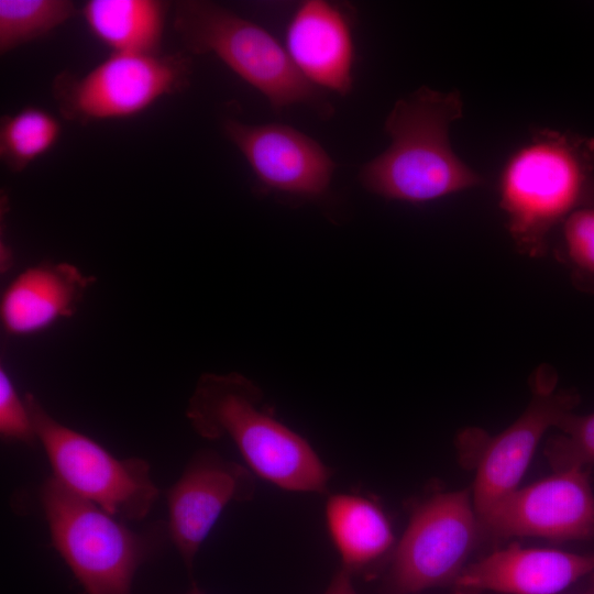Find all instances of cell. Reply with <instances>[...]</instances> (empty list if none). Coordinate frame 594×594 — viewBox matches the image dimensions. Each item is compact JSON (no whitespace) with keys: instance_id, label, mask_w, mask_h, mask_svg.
<instances>
[{"instance_id":"cell-13","label":"cell","mask_w":594,"mask_h":594,"mask_svg":"<svg viewBox=\"0 0 594 594\" xmlns=\"http://www.w3.org/2000/svg\"><path fill=\"white\" fill-rule=\"evenodd\" d=\"M594 572V554L510 546L468 564L453 584L463 592L558 594Z\"/></svg>"},{"instance_id":"cell-23","label":"cell","mask_w":594,"mask_h":594,"mask_svg":"<svg viewBox=\"0 0 594 594\" xmlns=\"http://www.w3.org/2000/svg\"><path fill=\"white\" fill-rule=\"evenodd\" d=\"M323 594H356L351 573L341 568L332 578Z\"/></svg>"},{"instance_id":"cell-8","label":"cell","mask_w":594,"mask_h":594,"mask_svg":"<svg viewBox=\"0 0 594 594\" xmlns=\"http://www.w3.org/2000/svg\"><path fill=\"white\" fill-rule=\"evenodd\" d=\"M480 524L468 491L440 493L413 514L389 569L391 594L453 583L465 566Z\"/></svg>"},{"instance_id":"cell-1","label":"cell","mask_w":594,"mask_h":594,"mask_svg":"<svg viewBox=\"0 0 594 594\" xmlns=\"http://www.w3.org/2000/svg\"><path fill=\"white\" fill-rule=\"evenodd\" d=\"M260 387L238 373L199 377L186 417L206 440L230 439L248 469L275 486L324 493L331 470L310 443L262 406Z\"/></svg>"},{"instance_id":"cell-16","label":"cell","mask_w":594,"mask_h":594,"mask_svg":"<svg viewBox=\"0 0 594 594\" xmlns=\"http://www.w3.org/2000/svg\"><path fill=\"white\" fill-rule=\"evenodd\" d=\"M168 8L162 0H89L80 14L111 53L161 54Z\"/></svg>"},{"instance_id":"cell-10","label":"cell","mask_w":594,"mask_h":594,"mask_svg":"<svg viewBox=\"0 0 594 594\" xmlns=\"http://www.w3.org/2000/svg\"><path fill=\"white\" fill-rule=\"evenodd\" d=\"M480 528L498 537L578 540L594 536V494L588 472H556L517 488L479 518Z\"/></svg>"},{"instance_id":"cell-22","label":"cell","mask_w":594,"mask_h":594,"mask_svg":"<svg viewBox=\"0 0 594 594\" xmlns=\"http://www.w3.org/2000/svg\"><path fill=\"white\" fill-rule=\"evenodd\" d=\"M0 435L4 441L31 443L36 439L28 405L8 371L0 369Z\"/></svg>"},{"instance_id":"cell-7","label":"cell","mask_w":594,"mask_h":594,"mask_svg":"<svg viewBox=\"0 0 594 594\" xmlns=\"http://www.w3.org/2000/svg\"><path fill=\"white\" fill-rule=\"evenodd\" d=\"M193 64L184 53H111L89 72L64 70L52 82L61 116L81 125L135 117L166 96L184 90Z\"/></svg>"},{"instance_id":"cell-12","label":"cell","mask_w":594,"mask_h":594,"mask_svg":"<svg viewBox=\"0 0 594 594\" xmlns=\"http://www.w3.org/2000/svg\"><path fill=\"white\" fill-rule=\"evenodd\" d=\"M223 130L262 186L299 197H317L328 189L336 164L302 132L278 123L254 125L233 119L224 121Z\"/></svg>"},{"instance_id":"cell-5","label":"cell","mask_w":594,"mask_h":594,"mask_svg":"<svg viewBox=\"0 0 594 594\" xmlns=\"http://www.w3.org/2000/svg\"><path fill=\"white\" fill-rule=\"evenodd\" d=\"M53 547L87 594H131L139 566L160 543L162 528L136 532L53 476L41 490Z\"/></svg>"},{"instance_id":"cell-3","label":"cell","mask_w":594,"mask_h":594,"mask_svg":"<svg viewBox=\"0 0 594 594\" xmlns=\"http://www.w3.org/2000/svg\"><path fill=\"white\" fill-rule=\"evenodd\" d=\"M498 189L517 251L546 255L552 229L573 211L594 207V138L535 129L505 164Z\"/></svg>"},{"instance_id":"cell-9","label":"cell","mask_w":594,"mask_h":594,"mask_svg":"<svg viewBox=\"0 0 594 594\" xmlns=\"http://www.w3.org/2000/svg\"><path fill=\"white\" fill-rule=\"evenodd\" d=\"M558 375L550 365H540L531 376L532 398L507 429L487 440L477 463L473 485V507L479 518L517 490L544 432L579 403L573 391H556Z\"/></svg>"},{"instance_id":"cell-18","label":"cell","mask_w":594,"mask_h":594,"mask_svg":"<svg viewBox=\"0 0 594 594\" xmlns=\"http://www.w3.org/2000/svg\"><path fill=\"white\" fill-rule=\"evenodd\" d=\"M62 134V123L47 110L28 106L0 120V158L12 173H21L50 152Z\"/></svg>"},{"instance_id":"cell-4","label":"cell","mask_w":594,"mask_h":594,"mask_svg":"<svg viewBox=\"0 0 594 594\" xmlns=\"http://www.w3.org/2000/svg\"><path fill=\"white\" fill-rule=\"evenodd\" d=\"M173 26L185 48L196 55L215 54L280 111L296 103L322 114L331 108L321 89L296 68L285 47L265 29L205 0L174 6Z\"/></svg>"},{"instance_id":"cell-11","label":"cell","mask_w":594,"mask_h":594,"mask_svg":"<svg viewBox=\"0 0 594 594\" xmlns=\"http://www.w3.org/2000/svg\"><path fill=\"white\" fill-rule=\"evenodd\" d=\"M251 471L212 451H199L166 491L167 531L188 570L219 519L232 502L254 494Z\"/></svg>"},{"instance_id":"cell-15","label":"cell","mask_w":594,"mask_h":594,"mask_svg":"<svg viewBox=\"0 0 594 594\" xmlns=\"http://www.w3.org/2000/svg\"><path fill=\"white\" fill-rule=\"evenodd\" d=\"M92 277L69 263L25 268L4 289L0 302L3 329L30 336L75 314Z\"/></svg>"},{"instance_id":"cell-19","label":"cell","mask_w":594,"mask_h":594,"mask_svg":"<svg viewBox=\"0 0 594 594\" xmlns=\"http://www.w3.org/2000/svg\"><path fill=\"white\" fill-rule=\"evenodd\" d=\"M76 13L70 0H0V53L47 36Z\"/></svg>"},{"instance_id":"cell-24","label":"cell","mask_w":594,"mask_h":594,"mask_svg":"<svg viewBox=\"0 0 594 594\" xmlns=\"http://www.w3.org/2000/svg\"><path fill=\"white\" fill-rule=\"evenodd\" d=\"M186 594H205L199 586L196 584V582H191L190 588Z\"/></svg>"},{"instance_id":"cell-21","label":"cell","mask_w":594,"mask_h":594,"mask_svg":"<svg viewBox=\"0 0 594 594\" xmlns=\"http://www.w3.org/2000/svg\"><path fill=\"white\" fill-rule=\"evenodd\" d=\"M560 435L551 437L544 454L554 472L584 469L594 463V413L566 414L557 425Z\"/></svg>"},{"instance_id":"cell-6","label":"cell","mask_w":594,"mask_h":594,"mask_svg":"<svg viewBox=\"0 0 594 594\" xmlns=\"http://www.w3.org/2000/svg\"><path fill=\"white\" fill-rule=\"evenodd\" d=\"M24 399L55 480L122 521H139L150 514L160 490L146 460L119 459L56 420L33 394L26 393Z\"/></svg>"},{"instance_id":"cell-17","label":"cell","mask_w":594,"mask_h":594,"mask_svg":"<svg viewBox=\"0 0 594 594\" xmlns=\"http://www.w3.org/2000/svg\"><path fill=\"white\" fill-rule=\"evenodd\" d=\"M326 521L342 568L351 574L380 560L394 543L384 512L360 495H331L326 504Z\"/></svg>"},{"instance_id":"cell-20","label":"cell","mask_w":594,"mask_h":594,"mask_svg":"<svg viewBox=\"0 0 594 594\" xmlns=\"http://www.w3.org/2000/svg\"><path fill=\"white\" fill-rule=\"evenodd\" d=\"M563 260L573 286L594 295V207L573 211L562 222Z\"/></svg>"},{"instance_id":"cell-14","label":"cell","mask_w":594,"mask_h":594,"mask_svg":"<svg viewBox=\"0 0 594 594\" xmlns=\"http://www.w3.org/2000/svg\"><path fill=\"white\" fill-rule=\"evenodd\" d=\"M286 51L299 73L317 88L340 95L351 91L352 30L339 6L323 0L301 3L287 26Z\"/></svg>"},{"instance_id":"cell-2","label":"cell","mask_w":594,"mask_h":594,"mask_svg":"<svg viewBox=\"0 0 594 594\" xmlns=\"http://www.w3.org/2000/svg\"><path fill=\"white\" fill-rule=\"evenodd\" d=\"M462 114L457 90L424 86L397 100L384 124L389 146L360 172L364 188L386 199L422 204L482 185L484 179L450 144V125Z\"/></svg>"}]
</instances>
